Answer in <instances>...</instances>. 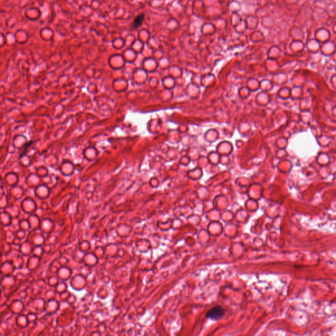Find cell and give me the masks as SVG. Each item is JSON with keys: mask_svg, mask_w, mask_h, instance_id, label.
I'll list each match as a JSON object with an SVG mask.
<instances>
[{"mask_svg": "<svg viewBox=\"0 0 336 336\" xmlns=\"http://www.w3.org/2000/svg\"><path fill=\"white\" fill-rule=\"evenodd\" d=\"M225 314V311L222 307L221 306H215L210 309L209 311L207 312L206 316L209 319L213 320H217L221 319L223 318L224 315Z\"/></svg>", "mask_w": 336, "mask_h": 336, "instance_id": "1", "label": "cell"}, {"mask_svg": "<svg viewBox=\"0 0 336 336\" xmlns=\"http://www.w3.org/2000/svg\"><path fill=\"white\" fill-rule=\"evenodd\" d=\"M143 19H144V15L143 14L140 15H139V16H137L133 22V24H132L133 28H139L140 26V24H142V22L143 21Z\"/></svg>", "mask_w": 336, "mask_h": 336, "instance_id": "2", "label": "cell"}]
</instances>
